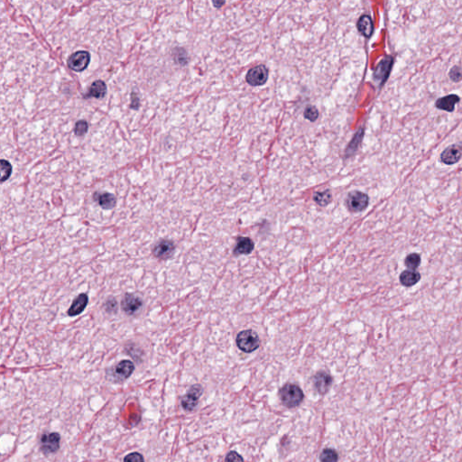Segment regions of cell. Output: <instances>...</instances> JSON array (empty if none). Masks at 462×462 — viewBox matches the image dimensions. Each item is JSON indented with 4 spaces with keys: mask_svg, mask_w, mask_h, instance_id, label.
<instances>
[{
    "mask_svg": "<svg viewBox=\"0 0 462 462\" xmlns=\"http://www.w3.org/2000/svg\"><path fill=\"white\" fill-rule=\"evenodd\" d=\"M282 403L287 407H296L304 400V393L296 385L286 384L279 392Z\"/></svg>",
    "mask_w": 462,
    "mask_h": 462,
    "instance_id": "cell-1",
    "label": "cell"
},
{
    "mask_svg": "<svg viewBox=\"0 0 462 462\" xmlns=\"http://www.w3.org/2000/svg\"><path fill=\"white\" fill-rule=\"evenodd\" d=\"M239 349L243 352L251 353L257 350L260 345L259 337L254 330H243L239 332L236 340Z\"/></svg>",
    "mask_w": 462,
    "mask_h": 462,
    "instance_id": "cell-2",
    "label": "cell"
},
{
    "mask_svg": "<svg viewBox=\"0 0 462 462\" xmlns=\"http://www.w3.org/2000/svg\"><path fill=\"white\" fill-rule=\"evenodd\" d=\"M91 63V55L87 51H78L70 55L67 64L70 70L74 72H82L87 69Z\"/></svg>",
    "mask_w": 462,
    "mask_h": 462,
    "instance_id": "cell-3",
    "label": "cell"
},
{
    "mask_svg": "<svg viewBox=\"0 0 462 462\" xmlns=\"http://www.w3.org/2000/svg\"><path fill=\"white\" fill-rule=\"evenodd\" d=\"M369 198L367 194L361 191H352L348 195L347 206L348 209L352 212H360L367 208Z\"/></svg>",
    "mask_w": 462,
    "mask_h": 462,
    "instance_id": "cell-4",
    "label": "cell"
},
{
    "mask_svg": "<svg viewBox=\"0 0 462 462\" xmlns=\"http://www.w3.org/2000/svg\"><path fill=\"white\" fill-rule=\"evenodd\" d=\"M202 392H203V389L201 385H192L191 388L189 389V391L186 393V395H184L181 401L182 406L185 411H192L197 406L199 399L202 396Z\"/></svg>",
    "mask_w": 462,
    "mask_h": 462,
    "instance_id": "cell-5",
    "label": "cell"
},
{
    "mask_svg": "<svg viewBox=\"0 0 462 462\" xmlns=\"http://www.w3.org/2000/svg\"><path fill=\"white\" fill-rule=\"evenodd\" d=\"M61 436L58 433H45L41 437V450L44 454H52L59 450Z\"/></svg>",
    "mask_w": 462,
    "mask_h": 462,
    "instance_id": "cell-6",
    "label": "cell"
},
{
    "mask_svg": "<svg viewBox=\"0 0 462 462\" xmlns=\"http://www.w3.org/2000/svg\"><path fill=\"white\" fill-rule=\"evenodd\" d=\"M268 79V70L264 65L253 67L246 74V81L251 86L264 85Z\"/></svg>",
    "mask_w": 462,
    "mask_h": 462,
    "instance_id": "cell-7",
    "label": "cell"
},
{
    "mask_svg": "<svg viewBox=\"0 0 462 462\" xmlns=\"http://www.w3.org/2000/svg\"><path fill=\"white\" fill-rule=\"evenodd\" d=\"M135 365L130 360H122L115 367L112 376L117 382L124 381L133 374Z\"/></svg>",
    "mask_w": 462,
    "mask_h": 462,
    "instance_id": "cell-8",
    "label": "cell"
},
{
    "mask_svg": "<svg viewBox=\"0 0 462 462\" xmlns=\"http://www.w3.org/2000/svg\"><path fill=\"white\" fill-rule=\"evenodd\" d=\"M174 250H175L174 243L168 239H163L154 246L153 255L158 259L165 260L172 257V254L174 253Z\"/></svg>",
    "mask_w": 462,
    "mask_h": 462,
    "instance_id": "cell-9",
    "label": "cell"
},
{
    "mask_svg": "<svg viewBox=\"0 0 462 462\" xmlns=\"http://www.w3.org/2000/svg\"><path fill=\"white\" fill-rule=\"evenodd\" d=\"M142 305V300L133 294H126L121 301L122 310L129 315H133L138 312Z\"/></svg>",
    "mask_w": 462,
    "mask_h": 462,
    "instance_id": "cell-10",
    "label": "cell"
},
{
    "mask_svg": "<svg viewBox=\"0 0 462 462\" xmlns=\"http://www.w3.org/2000/svg\"><path fill=\"white\" fill-rule=\"evenodd\" d=\"M462 155V147L458 145H452L442 152L440 155L441 161L446 165H454L459 161Z\"/></svg>",
    "mask_w": 462,
    "mask_h": 462,
    "instance_id": "cell-11",
    "label": "cell"
},
{
    "mask_svg": "<svg viewBox=\"0 0 462 462\" xmlns=\"http://www.w3.org/2000/svg\"><path fill=\"white\" fill-rule=\"evenodd\" d=\"M88 304V295L86 294H81L74 299L70 308L68 310V315L77 316L83 312Z\"/></svg>",
    "mask_w": 462,
    "mask_h": 462,
    "instance_id": "cell-12",
    "label": "cell"
},
{
    "mask_svg": "<svg viewBox=\"0 0 462 462\" xmlns=\"http://www.w3.org/2000/svg\"><path fill=\"white\" fill-rule=\"evenodd\" d=\"M108 88L106 85L104 81L101 80L92 82L91 87L88 88V91L84 95L85 99L88 98H95V99H102L106 96Z\"/></svg>",
    "mask_w": 462,
    "mask_h": 462,
    "instance_id": "cell-13",
    "label": "cell"
},
{
    "mask_svg": "<svg viewBox=\"0 0 462 462\" xmlns=\"http://www.w3.org/2000/svg\"><path fill=\"white\" fill-rule=\"evenodd\" d=\"M313 383L316 390L319 394H325L330 388V385L332 383V378L330 375L325 372H319L315 375L313 378Z\"/></svg>",
    "mask_w": 462,
    "mask_h": 462,
    "instance_id": "cell-14",
    "label": "cell"
},
{
    "mask_svg": "<svg viewBox=\"0 0 462 462\" xmlns=\"http://www.w3.org/2000/svg\"><path fill=\"white\" fill-rule=\"evenodd\" d=\"M393 59L391 57H387L381 61V63L378 64L377 70L375 72L374 78L377 81L383 83L388 76L389 72L392 66Z\"/></svg>",
    "mask_w": 462,
    "mask_h": 462,
    "instance_id": "cell-15",
    "label": "cell"
},
{
    "mask_svg": "<svg viewBox=\"0 0 462 462\" xmlns=\"http://www.w3.org/2000/svg\"><path fill=\"white\" fill-rule=\"evenodd\" d=\"M97 202L99 203V205L104 209H113L117 203V200L115 195L109 192H102V193H96L94 195Z\"/></svg>",
    "mask_w": 462,
    "mask_h": 462,
    "instance_id": "cell-16",
    "label": "cell"
},
{
    "mask_svg": "<svg viewBox=\"0 0 462 462\" xmlns=\"http://www.w3.org/2000/svg\"><path fill=\"white\" fill-rule=\"evenodd\" d=\"M254 242L252 239L250 238H239L238 239V244L237 246L234 248L233 253L235 256H239V255H248L251 253L254 250Z\"/></svg>",
    "mask_w": 462,
    "mask_h": 462,
    "instance_id": "cell-17",
    "label": "cell"
},
{
    "mask_svg": "<svg viewBox=\"0 0 462 462\" xmlns=\"http://www.w3.org/2000/svg\"><path fill=\"white\" fill-rule=\"evenodd\" d=\"M421 280V275L417 271L405 270L400 275V282L405 287L415 286Z\"/></svg>",
    "mask_w": 462,
    "mask_h": 462,
    "instance_id": "cell-18",
    "label": "cell"
},
{
    "mask_svg": "<svg viewBox=\"0 0 462 462\" xmlns=\"http://www.w3.org/2000/svg\"><path fill=\"white\" fill-rule=\"evenodd\" d=\"M459 101V98L455 94L446 96L441 99L437 100L436 106L440 110H446L449 112L453 111L455 109V105Z\"/></svg>",
    "mask_w": 462,
    "mask_h": 462,
    "instance_id": "cell-19",
    "label": "cell"
},
{
    "mask_svg": "<svg viewBox=\"0 0 462 462\" xmlns=\"http://www.w3.org/2000/svg\"><path fill=\"white\" fill-rule=\"evenodd\" d=\"M358 29L364 37H369L373 33V23L369 15H364L358 22Z\"/></svg>",
    "mask_w": 462,
    "mask_h": 462,
    "instance_id": "cell-20",
    "label": "cell"
},
{
    "mask_svg": "<svg viewBox=\"0 0 462 462\" xmlns=\"http://www.w3.org/2000/svg\"><path fill=\"white\" fill-rule=\"evenodd\" d=\"M313 200H314V202L317 203V204H319V206H327L330 202H331V200H332V195L330 193V191H319V192H316L313 195Z\"/></svg>",
    "mask_w": 462,
    "mask_h": 462,
    "instance_id": "cell-21",
    "label": "cell"
},
{
    "mask_svg": "<svg viewBox=\"0 0 462 462\" xmlns=\"http://www.w3.org/2000/svg\"><path fill=\"white\" fill-rule=\"evenodd\" d=\"M421 264V257L417 253L409 254L404 259V264L409 270L415 271Z\"/></svg>",
    "mask_w": 462,
    "mask_h": 462,
    "instance_id": "cell-22",
    "label": "cell"
},
{
    "mask_svg": "<svg viewBox=\"0 0 462 462\" xmlns=\"http://www.w3.org/2000/svg\"><path fill=\"white\" fill-rule=\"evenodd\" d=\"M0 164H1V182L5 183L6 181L9 179V177L11 176L13 167H12L11 164L5 159H2L0 161Z\"/></svg>",
    "mask_w": 462,
    "mask_h": 462,
    "instance_id": "cell-23",
    "label": "cell"
},
{
    "mask_svg": "<svg viewBox=\"0 0 462 462\" xmlns=\"http://www.w3.org/2000/svg\"><path fill=\"white\" fill-rule=\"evenodd\" d=\"M321 461L322 462H337V453L332 449H326L323 451L321 455Z\"/></svg>",
    "mask_w": 462,
    "mask_h": 462,
    "instance_id": "cell-24",
    "label": "cell"
},
{
    "mask_svg": "<svg viewBox=\"0 0 462 462\" xmlns=\"http://www.w3.org/2000/svg\"><path fill=\"white\" fill-rule=\"evenodd\" d=\"M88 125L87 121L80 120L76 123L74 128V133L78 136H83L88 132Z\"/></svg>",
    "mask_w": 462,
    "mask_h": 462,
    "instance_id": "cell-25",
    "label": "cell"
},
{
    "mask_svg": "<svg viewBox=\"0 0 462 462\" xmlns=\"http://www.w3.org/2000/svg\"><path fill=\"white\" fill-rule=\"evenodd\" d=\"M305 117L311 121H314L319 117V111L314 106H307L305 110Z\"/></svg>",
    "mask_w": 462,
    "mask_h": 462,
    "instance_id": "cell-26",
    "label": "cell"
},
{
    "mask_svg": "<svg viewBox=\"0 0 462 462\" xmlns=\"http://www.w3.org/2000/svg\"><path fill=\"white\" fill-rule=\"evenodd\" d=\"M104 309L109 313H115V312H118V303L114 298H110L105 303Z\"/></svg>",
    "mask_w": 462,
    "mask_h": 462,
    "instance_id": "cell-27",
    "label": "cell"
},
{
    "mask_svg": "<svg viewBox=\"0 0 462 462\" xmlns=\"http://www.w3.org/2000/svg\"><path fill=\"white\" fill-rule=\"evenodd\" d=\"M123 462H145V459L143 455L139 452H132L126 456Z\"/></svg>",
    "mask_w": 462,
    "mask_h": 462,
    "instance_id": "cell-28",
    "label": "cell"
},
{
    "mask_svg": "<svg viewBox=\"0 0 462 462\" xmlns=\"http://www.w3.org/2000/svg\"><path fill=\"white\" fill-rule=\"evenodd\" d=\"M450 77L453 81H460L462 79L461 68L458 66L453 67L450 72Z\"/></svg>",
    "mask_w": 462,
    "mask_h": 462,
    "instance_id": "cell-29",
    "label": "cell"
},
{
    "mask_svg": "<svg viewBox=\"0 0 462 462\" xmlns=\"http://www.w3.org/2000/svg\"><path fill=\"white\" fill-rule=\"evenodd\" d=\"M225 462H244V460L238 452L230 451L225 458Z\"/></svg>",
    "mask_w": 462,
    "mask_h": 462,
    "instance_id": "cell-30",
    "label": "cell"
},
{
    "mask_svg": "<svg viewBox=\"0 0 462 462\" xmlns=\"http://www.w3.org/2000/svg\"><path fill=\"white\" fill-rule=\"evenodd\" d=\"M131 101L132 102L130 104V108L133 109V110H137L138 106H139V99H138V97H137L136 93H132Z\"/></svg>",
    "mask_w": 462,
    "mask_h": 462,
    "instance_id": "cell-31",
    "label": "cell"
}]
</instances>
